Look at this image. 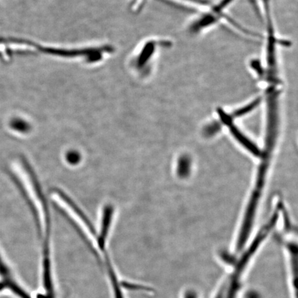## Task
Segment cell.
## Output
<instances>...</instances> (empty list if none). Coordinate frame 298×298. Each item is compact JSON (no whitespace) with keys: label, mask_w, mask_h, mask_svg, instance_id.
I'll list each match as a JSON object with an SVG mask.
<instances>
[{"label":"cell","mask_w":298,"mask_h":298,"mask_svg":"<svg viewBox=\"0 0 298 298\" xmlns=\"http://www.w3.org/2000/svg\"><path fill=\"white\" fill-rule=\"evenodd\" d=\"M235 1L217 0L215 3L209 4L190 20L187 27V33L193 36H200L220 25L229 18L226 12Z\"/></svg>","instance_id":"6da1fadb"},{"label":"cell","mask_w":298,"mask_h":298,"mask_svg":"<svg viewBox=\"0 0 298 298\" xmlns=\"http://www.w3.org/2000/svg\"><path fill=\"white\" fill-rule=\"evenodd\" d=\"M80 155L78 153L75 152H71L66 156V159L71 165H75V164L78 163L80 160Z\"/></svg>","instance_id":"277c9868"},{"label":"cell","mask_w":298,"mask_h":298,"mask_svg":"<svg viewBox=\"0 0 298 298\" xmlns=\"http://www.w3.org/2000/svg\"><path fill=\"white\" fill-rule=\"evenodd\" d=\"M186 298H196V297H195L194 296L189 295H187V297H186Z\"/></svg>","instance_id":"5b68a950"},{"label":"cell","mask_w":298,"mask_h":298,"mask_svg":"<svg viewBox=\"0 0 298 298\" xmlns=\"http://www.w3.org/2000/svg\"><path fill=\"white\" fill-rule=\"evenodd\" d=\"M0 291L5 289H9L20 298H31L19 284L15 280L12 273L8 266L4 262L3 257L0 255Z\"/></svg>","instance_id":"7a4b0ae2"},{"label":"cell","mask_w":298,"mask_h":298,"mask_svg":"<svg viewBox=\"0 0 298 298\" xmlns=\"http://www.w3.org/2000/svg\"><path fill=\"white\" fill-rule=\"evenodd\" d=\"M11 126L14 129L20 132H27L29 128V124L27 122L19 119L13 121Z\"/></svg>","instance_id":"3957f363"}]
</instances>
